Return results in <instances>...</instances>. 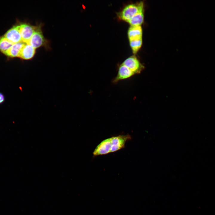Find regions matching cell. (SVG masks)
<instances>
[{
    "instance_id": "2",
    "label": "cell",
    "mask_w": 215,
    "mask_h": 215,
    "mask_svg": "<svg viewBox=\"0 0 215 215\" xmlns=\"http://www.w3.org/2000/svg\"><path fill=\"white\" fill-rule=\"evenodd\" d=\"M122 64L128 68L134 75L140 73L145 68L144 65L134 56L128 57Z\"/></svg>"
},
{
    "instance_id": "3",
    "label": "cell",
    "mask_w": 215,
    "mask_h": 215,
    "mask_svg": "<svg viewBox=\"0 0 215 215\" xmlns=\"http://www.w3.org/2000/svg\"><path fill=\"white\" fill-rule=\"evenodd\" d=\"M18 26L22 41L26 43H27L37 28V27L33 26L27 24H22Z\"/></svg>"
},
{
    "instance_id": "6",
    "label": "cell",
    "mask_w": 215,
    "mask_h": 215,
    "mask_svg": "<svg viewBox=\"0 0 215 215\" xmlns=\"http://www.w3.org/2000/svg\"><path fill=\"white\" fill-rule=\"evenodd\" d=\"M134 75V74L128 68L122 64L119 66L117 74L113 79L112 83L116 84L120 80L128 79Z\"/></svg>"
},
{
    "instance_id": "11",
    "label": "cell",
    "mask_w": 215,
    "mask_h": 215,
    "mask_svg": "<svg viewBox=\"0 0 215 215\" xmlns=\"http://www.w3.org/2000/svg\"><path fill=\"white\" fill-rule=\"evenodd\" d=\"M142 34L141 26H131L128 31L129 40L142 38Z\"/></svg>"
},
{
    "instance_id": "15",
    "label": "cell",
    "mask_w": 215,
    "mask_h": 215,
    "mask_svg": "<svg viewBox=\"0 0 215 215\" xmlns=\"http://www.w3.org/2000/svg\"><path fill=\"white\" fill-rule=\"evenodd\" d=\"M5 100V97L3 94L0 92V105L4 102Z\"/></svg>"
},
{
    "instance_id": "5",
    "label": "cell",
    "mask_w": 215,
    "mask_h": 215,
    "mask_svg": "<svg viewBox=\"0 0 215 215\" xmlns=\"http://www.w3.org/2000/svg\"><path fill=\"white\" fill-rule=\"evenodd\" d=\"M45 43V39L43 36L40 26L37 27L27 44H29L36 49L43 45Z\"/></svg>"
},
{
    "instance_id": "8",
    "label": "cell",
    "mask_w": 215,
    "mask_h": 215,
    "mask_svg": "<svg viewBox=\"0 0 215 215\" xmlns=\"http://www.w3.org/2000/svg\"><path fill=\"white\" fill-rule=\"evenodd\" d=\"M4 36L13 44L22 42L18 25L14 26L9 29Z\"/></svg>"
},
{
    "instance_id": "7",
    "label": "cell",
    "mask_w": 215,
    "mask_h": 215,
    "mask_svg": "<svg viewBox=\"0 0 215 215\" xmlns=\"http://www.w3.org/2000/svg\"><path fill=\"white\" fill-rule=\"evenodd\" d=\"M111 142L110 138L102 141L96 148L93 152L94 156L101 155L111 153Z\"/></svg>"
},
{
    "instance_id": "9",
    "label": "cell",
    "mask_w": 215,
    "mask_h": 215,
    "mask_svg": "<svg viewBox=\"0 0 215 215\" xmlns=\"http://www.w3.org/2000/svg\"><path fill=\"white\" fill-rule=\"evenodd\" d=\"M36 53V49L29 44L26 43L22 48L18 57L25 60L32 59Z\"/></svg>"
},
{
    "instance_id": "1",
    "label": "cell",
    "mask_w": 215,
    "mask_h": 215,
    "mask_svg": "<svg viewBox=\"0 0 215 215\" xmlns=\"http://www.w3.org/2000/svg\"><path fill=\"white\" fill-rule=\"evenodd\" d=\"M144 11V3H139L128 5L126 6L118 14L122 20L128 22L131 18L137 13Z\"/></svg>"
},
{
    "instance_id": "14",
    "label": "cell",
    "mask_w": 215,
    "mask_h": 215,
    "mask_svg": "<svg viewBox=\"0 0 215 215\" xmlns=\"http://www.w3.org/2000/svg\"><path fill=\"white\" fill-rule=\"evenodd\" d=\"M130 44L133 53H136L142 44V38L129 40Z\"/></svg>"
},
{
    "instance_id": "10",
    "label": "cell",
    "mask_w": 215,
    "mask_h": 215,
    "mask_svg": "<svg viewBox=\"0 0 215 215\" xmlns=\"http://www.w3.org/2000/svg\"><path fill=\"white\" fill-rule=\"evenodd\" d=\"M25 44L23 42L14 44L4 54L10 57H18L22 48Z\"/></svg>"
},
{
    "instance_id": "13",
    "label": "cell",
    "mask_w": 215,
    "mask_h": 215,
    "mask_svg": "<svg viewBox=\"0 0 215 215\" xmlns=\"http://www.w3.org/2000/svg\"><path fill=\"white\" fill-rule=\"evenodd\" d=\"M13 44L4 36L0 37V51L4 53Z\"/></svg>"
},
{
    "instance_id": "12",
    "label": "cell",
    "mask_w": 215,
    "mask_h": 215,
    "mask_svg": "<svg viewBox=\"0 0 215 215\" xmlns=\"http://www.w3.org/2000/svg\"><path fill=\"white\" fill-rule=\"evenodd\" d=\"M144 20V11H143L134 15L128 22L131 26H141Z\"/></svg>"
},
{
    "instance_id": "4",
    "label": "cell",
    "mask_w": 215,
    "mask_h": 215,
    "mask_svg": "<svg viewBox=\"0 0 215 215\" xmlns=\"http://www.w3.org/2000/svg\"><path fill=\"white\" fill-rule=\"evenodd\" d=\"M111 142V152L117 151L124 147L126 142L131 139L129 134L119 135L110 137Z\"/></svg>"
}]
</instances>
